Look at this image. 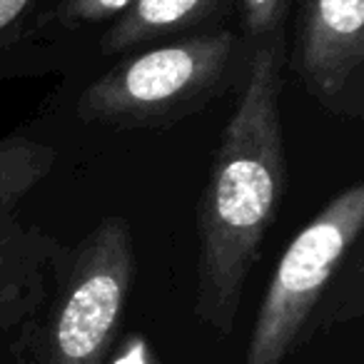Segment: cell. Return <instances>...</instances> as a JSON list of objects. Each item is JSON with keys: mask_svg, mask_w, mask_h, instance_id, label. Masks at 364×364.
I'll use <instances>...</instances> for the list:
<instances>
[{"mask_svg": "<svg viewBox=\"0 0 364 364\" xmlns=\"http://www.w3.org/2000/svg\"><path fill=\"white\" fill-rule=\"evenodd\" d=\"M282 68L279 36L252 48L198 205L195 317L228 342H240L247 279L287 195Z\"/></svg>", "mask_w": 364, "mask_h": 364, "instance_id": "obj_1", "label": "cell"}, {"mask_svg": "<svg viewBox=\"0 0 364 364\" xmlns=\"http://www.w3.org/2000/svg\"><path fill=\"white\" fill-rule=\"evenodd\" d=\"M364 185L337 193L287 245L240 337V364H307L324 337L362 317Z\"/></svg>", "mask_w": 364, "mask_h": 364, "instance_id": "obj_2", "label": "cell"}, {"mask_svg": "<svg viewBox=\"0 0 364 364\" xmlns=\"http://www.w3.org/2000/svg\"><path fill=\"white\" fill-rule=\"evenodd\" d=\"M252 43L208 31L160 43L120 60L77 100V117L110 127H167L195 115L245 77Z\"/></svg>", "mask_w": 364, "mask_h": 364, "instance_id": "obj_3", "label": "cell"}, {"mask_svg": "<svg viewBox=\"0 0 364 364\" xmlns=\"http://www.w3.org/2000/svg\"><path fill=\"white\" fill-rule=\"evenodd\" d=\"M55 150L28 135L0 137V364L46 287L55 255L26 240L16 210L48 177Z\"/></svg>", "mask_w": 364, "mask_h": 364, "instance_id": "obj_4", "label": "cell"}, {"mask_svg": "<svg viewBox=\"0 0 364 364\" xmlns=\"http://www.w3.org/2000/svg\"><path fill=\"white\" fill-rule=\"evenodd\" d=\"M289 68L319 107L364 117V0H302Z\"/></svg>", "mask_w": 364, "mask_h": 364, "instance_id": "obj_5", "label": "cell"}, {"mask_svg": "<svg viewBox=\"0 0 364 364\" xmlns=\"http://www.w3.org/2000/svg\"><path fill=\"white\" fill-rule=\"evenodd\" d=\"M220 3L223 0H135L105 31L100 50L117 55L140 46L175 41L210 21Z\"/></svg>", "mask_w": 364, "mask_h": 364, "instance_id": "obj_6", "label": "cell"}, {"mask_svg": "<svg viewBox=\"0 0 364 364\" xmlns=\"http://www.w3.org/2000/svg\"><path fill=\"white\" fill-rule=\"evenodd\" d=\"M135 0H55L38 13L26 38H38L50 31H80V28L112 23L120 18ZM23 38V41H26Z\"/></svg>", "mask_w": 364, "mask_h": 364, "instance_id": "obj_7", "label": "cell"}, {"mask_svg": "<svg viewBox=\"0 0 364 364\" xmlns=\"http://www.w3.org/2000/svg\"><path fill=\"white\" fill-rule=\"evenodd\" d=\"M242 6L245 38L252 46L277 38L279 26L287 16L289 0H240Z\"/></svg>", "mask_w": 364, "mask_h": 364, "instance_id": "obj_8", "label": "cell"}, {"mask_svg": "<svg viewBox=\"0 0 364 364\" xmlns=\"http://www.w3.org/2000/svg\"><path fill=\"white\" fill-rule=\"evenodd\" d=\"M46 8V0H0V43L26 38L31 23Z\"/></svg>", "mask_w": 364, "mask_h": 364, "instance_id": "obj_9", "label": "cell"}]
</instances>
